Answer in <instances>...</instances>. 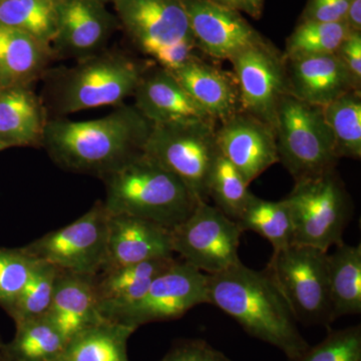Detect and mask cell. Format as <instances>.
<instances>
[{
    "mask_svg": "<svg viewBox=\"0 0 361 361\" xmlns=\"http://www.w3.org/2000/svg\"><path fill=\"white\" fill-rule=\"evenodd\" d=\"M35 259L21 248L0 247V307L8 311L32 273Z\"/></svg>",
    "mask_w": 361,
    "mask_h": 361,
    "instance_id": "34",
    "label": "cell"
},
{
    "mask_svg": "<svg viewBox=\"0 0 361 361\" xmlns=\"http://www.w3.org/2000/svg\"><path fill=\"white\" fill-rule=\"evenodd\" d=\"M357 85H361V32H351L336 51Z\"/></svg>",
    "mask_w": 361,
    "mask_h": 361,
    "instance_id": "38",
    "label": "cell"
},
{
    "mask_svg": "<svg viewBox=\"0 0 361 361\" xmlns=\"http://www.w3.org/2000/svg\"><path fill=\"white\" fill-rule=\"evenodd\" d=\"M109 214H125L172 229L193 212L198 202L184 183L141 153L101 178Z\"/></svg>",
    "mask_w": 361,
    "mask_h": 361,
    "instance_id": "4",
    "label": "cell"
},
{
    "mask_svg": "<svg viewBox=\"0 0 361 361\" xmlns=\"http://www.w3.org/2000/svg\"><path fill=\"white\" fill-rule=\"evenodd\" d=\"M285 65L288 94L305 103L324 106L350 90H360L336 54L285 59Z\"/></svg>",
    "mask_w": 361,
    "mask_h": 361,
    "instance_id": "19",
    "label": "cell"
},
{
    "mask_svg": "<svg viewBox=\"0 0 361 361\" xmlns=\"http://www.w3.org/2000/svg\"><path fill=\"white\" fill-rule=\"evenodd\" d=\"M208 304L207 274L185 261L173 263L149 285L144 297L115 322L139 327L180 318L195 306Z\"/></svg>",
    "mask_w": 361,
    "mask_h": 361,
    "instance_id": "12",
    "label": "cell"
},
{
    "mask_svg": "<svg viewBox=\"0 0 361 361\" xmlns=\"http://www.w3.org/2000/svg\"><path fill=\"white\" fill-rule=\"evenodd\" d=\"M153 61L121 51H106L80 59L71 68L44 71V97L47 114L56 118L101 106H118L134 94Z\"/></svg>",
    "mask_w": 361,
    "mask_h": 361,
    "instance_id": "3",
    "label": "cell"
},
{
    "mask_svg": "<svg viewBox=\"0 0 361 361\" xmlns=\"http://www.w3.org/2000/svg\"><path fill=\"white\" fill-rule=\"evenodd\" d=\"M174 253L207 275L217 274L241 262L242 230L216 206L198 202L193 212L170 229Z\"/></svg>",
    "mask_w": 361,
    "mask_h": 361,
    "instance_id": "9",
    "label": "cell"
},
{
    "mask_svg": "<svg viewBox=\"0 0 361 361\" xmlns=\"http://www.w3.org/2000/svg\"><path fill=\"white\" fill-rule=\"evenodd\" d=\"M152 127L134 106L123 104L96 120L49 118L42 147L59 168L102 178L142 153Z\"/></svg>",
    "mask_w": 361,
    "mask_h": 361,
    "instance_id": "1",
    "label": "cell"
},
{
    "mask_svg": "<svg viewBox=\"0 0 361 361\" xmlns=\"http://www.w3.org/2000/svg\"><path fill=\"white\" fill-rule=\"evenodd\" d=\"M207 295L208 304L224 311L247 334L279 348L291 360L310 348L288 301L267 270H253L240 262L207 275Z\"/></svg>",
    "mask_w": 361,
    "mask_h": 361,
    "instance_id": "2",
    "label": "cell"
},
{
    "mask_svg": "<svg viewBox=\"0 0 361 361\" xmlns=\"http://www.w3.org/2000/svg\"><path fill=\"white\" fill-rule=\"evenodd\" d=\"M113 2L120 27L135 49L152 61L161 49L185 40H195L183 0Z\"/></svg>",
    "mask_w": 361,
    "mask_h": 361,
    "instance_id": "13",
    "label": "cell"
},
{
    "mask_svg": "<svg viewBox=\"0 0 361 361\" xmlns=\"http://www.w3.org/2000/svg\"><path fill=\"white\" fill-rule=\"evenodd\" d=\"M54 58L80 59L103 51L120 27L118 18L97 0H56Z\"/></svg>",
    "mask_w": 361,
    "mask_h": 361,
    "instance_id": "14",
    "label": "cell"
},
{
    "mask_svg": "<svg viewBox=\"0 0 361 361\" xmlns=\"http://www.w3.org/2000/svg\"><path fill=\"white\" fill-rule=\"evenodd\" d=\"M173 255L169 228L135 216L109 214L106 258L101 271Z\"/></svg>",
    "mask_w": 361,
    "mask_h": 361,
    "instance_id": "17",
    "label": "cell"
},
{
    "mask_svg": "<svg viewBox=\"0 0 361 361\" xmlns=\"http://www.w3.org/2000/svg\"><path fill=\"white\" fill-rule=\"evenodd\" d=\"M2 346H4V344H2L1 341H0V350H1Z\"/></svg>",
    "mask_w": 361,
    "mask_h": 361,
    "instance_id": "44",
    "label": "cell"
},
{
    "mask_svg": "<svg viewBox=\"0 0 361 361\" xmlns=\"http://www.w3.org/2000/svg\"><path fill=\"white\" fill-rule=\"evenodd\" d=\"M292 361H361V327L330 331L324 341Z\"/></svg>",
    "mask_w": 361,
    "mask_h": 361,
    "instance_id": "35",
    "label": "cell"
},
{
    "mask_svg": "<svg viewBox=\"0 0 361 361\" xmlns=\"http://www.w3.org/2000/svg\"><path fill=\"white\" fill-rule=\"evenodd\" d=\"M345 23L353 32H361V0H350Z\"/></svg>",
    "mask_w": 361,
    "mask_h": 361,
    "instance_id": "40",
    "label": "cell"
},
{
    "mask_svg": "<svg viewBox=\"0 0 361 361\" xmlns=\"http://www.w3.org/2000/svg\"><path fill=\"white\" fill-rule=\"evenodd\" d=\"M59 270L35 259L32 273L16 302L7 311L16 324L47 314L54 298Z\"/></svg>",
    "mask_w": 361,
    "mask_h": 361,
    "instance_id": "31",
    "label": "cell"
},
{
    "mask_svg": "<svg viewBox=\"0 0 361 361\" xmlns=\"http://www.w3.org/2000/svg\"><path fill=\"white\" fill-rule=\"evenodd\" d=\"M242 232L253 231L268 240L274 251L293 244V227L286 202L266 201L252 196L236 221Z\"/></svg>",
    "mask_w": 361,
    "mask_h": 361,
    "instance_id": "29",
    "label": "cell"
},
{
    "mask_svg": "<svg viewBox=\"0 0 361 361\" xmlns=\"http://www.w3.org/2000/svg\"><path fill=\"white\" fill-rule=\"evenodd\" d=\"M353 32L342 23H298L285 42V59L336 54L339 45Z\"/></svg>",
    "mask_w": 361,
    "mask_h": 361,
    "instance_id": "32",
    "label": "cell"
},
{
    "mask_svg": "<svg viewBox=\"0 0 361 361\" xmlns=\"http://www.w3.org/2000/svg\"><path fill=\"white\" fill-rule=\"evenodd\" d=\"M217 123L153 125L142 153L179 178L197 202H208L209 180L220 149Z\"/></svg>",
    "mask_w": 361,
    "mask_h": 361,
    "instance_id": "7",
    "label": "cell"
},
{
    "mask_svg": "<svg viewBox=\"0 0 361 361\" xmlns=\"http://www.w3.org/2000/svg\"><path fill=\"white\" fill-rule=\"evenodd\" d=\"M49 114L30 85L0 87V141L11 147L42 146Z\"/></svg>",
    "mask_w": 361,
    "mask_h": 361,
    "instance_id": "22",
    "label": "cell"
},
{
    "mask_svg": "<svg viewBox=\"0 0 361 361\" xmlns=\"http://www.w3.org/2000/svg\"><path fill=\"white\" fill-rule=\"evenodd\" d=\"M229 61L242 111L274 127L278 103L288 94L283 54L265 39L235 54Z\"/></svg>",
    "mask_w": 361,
    "mask_h": 361,
    "instance_id": "11",
    "label": "cell"
},
{
    "mask_svg": "<svg viewBox=\"0 0 361 361\" xmlns=\"http://www.w3.org/2000/svg\"><path fill=\"white\" fill-rule=\"evenodd\" d=\"M220 6L259 20L262 16L265 0H212Z\"/></svg>",
    "mask_w": 361,
    "mask_h": 361,
    "instance_id": "39",
    "label": "cell"
},
{
    "mask_svg": "<svg viewBox=\"0 0 361 361\" xmlns=\"http://www.w3.org/2000/svg\"><path fill=\"white\" fill-rule=\"evenodd\" d=\"M284 201L290 213L293 244L327 252L343 242L353 204L336 170L295 182Z\"/></svg>",
    "mask_w": 361,
    "mask_h": 361,
    "instance_id": "6",
    "label": "cell"
},
{
    "mask_svg": "<svg viewBox=\"0 0 361 361\" xmlns=\"http://www.w3.org/2000/svg\"><path fill=\"white\" fill-rule=\"evenodd\" d=\"M350 0H308L299 23H342Z\"/></svg>",
    "mask_w": 361,
    "mask_h": 361,
    "instance_id": "36",
    "label": "cell"
},
{
    "mask_svg": "<svg viewBox=\"0 0 361 361\" xmlns=\"http://www.w3.org/2000/svg\"><path fill=\"white\" fill-rule=\"evenodd\" d=\"M137 327L104 319L78 332L54 361H130L128 339Z\"/></svg>",
    "mask_w": 361,
    "mask_h": 361,
    "instance_id": "25",
    "label": "cell"
},
{
    "mask_svg": "<svg viewBox=\"0 0 361 361\" xmlns=\"http://www.w3.org/2000/svg\"><path fill=\"white\" fill-rule=\"evenodd\" d=\"M66 339L47 315L16 324V334L4 350L13 361H54Z\"/></svg>",
    "mask_w": 361,
    "mask_h": 361,
    "instance_id": "28",
    "label": "cell"
},
{
    "mask_svg": "<svg viewBox=\"0 0 361 361\" xmlns=\"http://www.w3.org/2000/svg\"><path fill=\"white\" fill-rule=\"evenodd\" d=\"M278 156L295 182L336 170L339 159L322 106L285 94L274 123Z\"/></svg>",
    "mask_w": 361,
    "mask_h": 361,
    "instance_id": "5",
    "label": "cell"
},
{
    "mask_svg": "<svg viewBox=\"0 0 361 361\" xmlns=\"http://www.w3.org/2000/svg\"><path fill=\"white\" fill-rule=\"evenodd\" d=\"M94 276L59 271L51 307L45 315L66 342L104 319L97 307Z\"/></svg>",
    "mask_w": 361,
    "mask_h": 361,
    "instance_id": "23",
    "label": "cell"
},
{
    "mask_svg": "<svg viewBox=\"0 0 361 361\" xmlns=\"http://www.w3.org/2000/svg\"><path fill=\"white\" fill-rule=\"evenodd\" d=\"M266 270L288 301L297 322L326 326L336 322L330 300L327 252L292 244L273 252Z\"/></svg>",
    "mask_w": 361,
    "mask_h": 361,
    "instance_id": "8",
    "label": "cell"
},
{
    "mask_svg": "<svg viewBox=\"0 0 361 361\" xmlns=\"http://www.w3.org/2000/svg\"><path fill=\"white\" fill-rule=\"evenodd\" d=\"M133 97L135 108L153 125L216 123L190 97L171 71L155 63L145 71Z\"/></svg>",
    "mask_w": 361,
    "mask_h": 361,
    "instance_id": "18",
    "label": "cell"
},
{
    "mask_svg": "<svg viewBox=\"0 0 361 361\" xmlns=\"http://www.w3.org/2000/svg\"><path fill=\"white\" fill-rule=\"evenodd\" d=\"M0 25L28 33L51 47L58 25L56 0H0Z\"/></svg>",
    "mask_w": 361,
    "mask_h": 361,
    "instance_id": "30",
    "label": "cell"
},
{
    "mask_svg": "<svg viewBox=\"0 0 361 361\" xmlns=\"http://www.w3.org/2000/svg\"><path fill=\"white\" fill-rule=\"evenodd\" d=\"M97 1L102 2V4H106V2H113V0H97Z\"/></svg>",
    "mask_w": 361,
    "mask_h": 361,
    "instance_id": "43",
    "label": "cell"
},
{
    "mask_svg": "<svg viewBox=\"0 0 361 361\" xmlns=\"http://www.w3.org/2000/svg\"><path fill=\"white\" fill-rule=\"evenodd\" d=\"M175 260L174 257L154 259L97 273L94 282L99 314L104 319L115 322L123 312L141 300L154 279Z\"/></svg>",
    "mask_w": 361,
    "mask_h": 361,
    "instance_id": "20",
    "label": "cell"
},
{
    "mask_svg": "<svg viewBox=\"0 0 361 361\" xmlns=\"http://www.w3.org/2000/svg\"><path fill=\"white\" fill-rule=\"evenodd\" d=\"M54 59L51 47L28 33L0 25V87L30 85Z\"/></svg>",
    "mask_w": 361,
    "mask_h": 361,
    "instance_id": "24",
    "label": "cell"
},
{
    "mask_svg": "<svg viewBox=\"0 0 361 361\" xmlns=\"http://www.w3.org/2000/svg\"><path fill=\"white\" fill-rule=\"evenodd\" d=\"M171 73L216 123L242 111L236 80L227 71L194 56Z\"/></svg>",
    "mask_w": 361,
    "mask_h": 361,
    "instance_id": "21",
    "label": "cell"
},
{
    "mask_svg": "<svg viewBox=\"0 0 361 361\" xmlns=\"http://www.w3.org/2000/svg\"><path fill=\"white\" fill-rule=\"evenodd\" d=\"M0 361H13L9 357V355H7L6 351L4 350V344L2 346L1 350H0Z\"/></svg>",
    "mask_w": 361,
    "mask_h": 361,
    "instance_id": "41",
    "label": "cell"
},
{
    "mask_svg": "<svg viewBox=\"0 0 361 361\" xmlns=\"http://www.w3.org/2000/svg\"><path fill=\"white\" fill-rule=\"evenodd\" d=\"M197 49L209 58L230 61L265 39L242 13L212 0H183Z\"/></svg>",
    "mask_w": 361,
    "mask_h": 361,
    "instance_id": "15",
    "label": "cell"
},
{
    "mask_svg": "<svg viewBox=\"0 0 361 361\" xmlns=\"http://www.w3.org/2000/svg\"><path fill=\"white\" fill-rule=\"evenodd\" d=\"M7 149L6 145L4 144L1 141H0V151H4V149Z\"/></svg>",
    "mask_w": 361,
    "mask_h": 361,
    "instance_id": "42",
    "label": "cell"
},
{
    "mask_svg": "<svg viewBox=\"0 0 361 361\" xmlns=\"http://www.w3.org/2000/svg\"><path fill=\"white\" fill-rule=\"evenodd\" d=\"M109 213L99 201L82 217L23 247L37 260L63 272L96 275L103 268L108 241Z\"/></svg>",
    "mask_w": 361,
    "mask_h": 361,
    "instance_id": "10",
    "label": "cell"
},
{
    "mask_svg": "<svg viewBox=\"0 0 361 361\" xmlns=\"http://www.w3.org/2000/svg\"><path fill=\"white\" fill-rule=\"evenodd\" d=\"M216 139L222 155L249 185L279 161L274 127L245 111L219 123Z\"/></svg>",
    "mask_w": 361,
    "mask_h": 361,
    "instance_id": "16",
    "label": "cell"
},
{
    "mask_svg": "<svg viewBox=\"0 0 361 361\" xmlns=\"http://www.w3.org/2000/svg\"><path fill=\"white\" fill-rule=\"evenodd\" d=\"M330 300L334 320L361 313V245L342 242L327 254Z\"/></svg>",
    "mask_w": 361,
    "mask_h": 361,
    "instance_id": "26",
    "label": "cell"
},
{
    "mask_svg": "<svg viewBox=\"0 0 361 361\" xmlns=\"http://www.w3.org/2000/svg\"><path fill=\"white\" fill-rule=\"evenodd\" d=\"M332 137L337 158L360 160L361 92L350 90L322 106Z\"/></svg>",
    "mask_w": 361,
    "mask_h": 361,
    "instance_id": "27",
    "label": "cell"
},
{
    "mask_svg": "<svg viewBox=\"0 0 361 361\" xmlns=\"http://www.w3.org/2000/svg\"><path fill=\"white\" fill-rule=\"evenodd\" d=\"M160 361H231L205 341H190L173 348Z\"/></svg>",
    "mask_w": 361,
    "mask_h": 361,
    "instance_id": "37",
    "label": "cell"
},
{
    "mask_svg": "<svg viewBox=\"0 0 361 361\" xmlns=\"http://www.w3.org/2000/svg\"><path fill=\"white\" fill-rule=\"evenodd\" d=\"M248 187L241 173L220 152L209 180V199L236 222L253 196Z\"/></svg>",
    "mask_w": 361,
    "mask_h": 361,
    "instance_id": "33",
    "label": "cell"
}]
</instances>
